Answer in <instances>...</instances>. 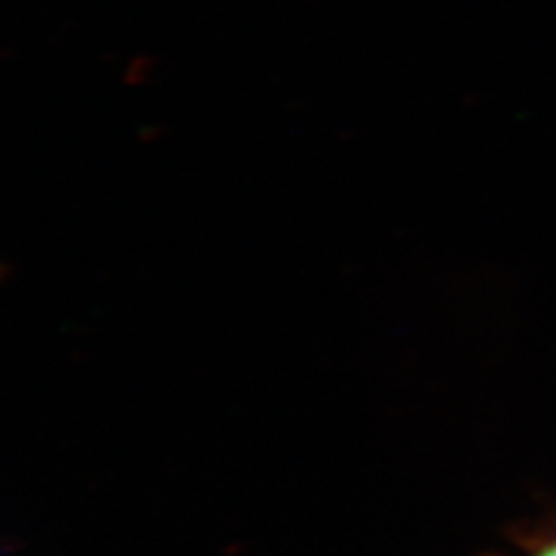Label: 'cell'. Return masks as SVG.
I'll return each instance as SVG.
<instances>
[{
  "label": "cell",
  "instance_id": "1",
  "mask_svg": "<svg viewBox=\"0 0 556 556\" xmlns=\"http://www.w3.org/2000/svg\"><path fill=\"white\" fill-rule=\"evenodd\" d=\"M535 556H556V541H554L552 545H547L545 549H541V552H538Z\"/></svg>",
  "mask_w": 556,
  "mask_h": 556
}]
</instances>
